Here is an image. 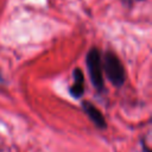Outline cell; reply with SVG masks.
Listing matches in <instances>:
<instances>
[{"label":"cell","mask_w":152,"mask_h":152,"mask_svg":"<svg viewBox=\"0 0 152 152\" xmlns=\"http://www.w3.org/2000/svg\"><path fill=\"white\" fill-rule=\"evenodd\" d=\"M102 70L107 78L116 87H120L125 82V70L120 59L113 52H107L102 61Z\"/></svg>","instance_id":"cell-1"},{"label":"cell","mask_w":152,"mask_h":152,"mask_svg":"<svg viewBox=\"0 0 152 152\" xmlns=\"http://www.w3.org/2000/svg\"><path fill=\"white\" fill-rule=\"evenodd\" d=\"M87 66L90 75V81L97 90H103V70L102 61L97 49H91L87 55Z\"/></svg>","instance_id":"cell-2"},{"label":"cell","mask_w":152,"mask_h":152,"mask_svg":"<svg viewBox=\"0 0 152 152\" xmlns=\"http://www.w3.org/2000/svg\"><path fill=\"white\" fill-rule=\"evenodd\" d=\"M83 108H84L86 113L88 114V116L90 118V120L94 122L95 126H97L99 128L106 127L104 118L102 116L101 112H100L96 107H94V106H93L91 103H89V102H84V103H83Z\"/></svg>","instance_id":"cell-3"},{"label":"cell","mask_w":152,"mask_h":152,"mask_svg":"<svg viewBox=\"0 0 152 152\" xmlns=\"http://www.w3.org/2000/svg\"><path fill=\"white\" fill-rule=\"evenodd\" d=\"M84 77L83 72L80 69H76L74 71V83L70 88V93L75 97H80L84 91Z\"/></svg>","instance_id":"cell-4"}]
</instances>
